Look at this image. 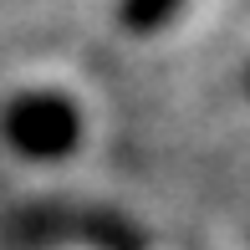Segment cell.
<instances>
[{
    "label": "cell",
    "mask_w": 250,
    "mask_h": 250,
    "mask_svg": "<svg viewBox=\"0 0 250 250\" xmlns=\"http://www.w3.org/2000/svg\"><path fill=\"white\" fill-rule=\"evenodd\" d=\"M179 10H184V0H123L118 21L133 31V36H153V31H164Z\"/></svg>",
    "instance_id": "cell-3"
},
{
    "label": "cell",
    "mask_w": 250,
    "mask_h": 250,
    "mask_svg": "<svg viewBox=\"0 0 250 250\" xmlns=\"http://www.w3.org/2000/svg\"><path fill=\"white\" fill-rule=\"evenodd\" d=\"M245 92H250V66H245Z\"/></svg>",
    "instance_id": "cell-4"
},
{
    "label": "cell",
    "mask_w": 250,
    "mask_h": 250,
    "mask_svg": "<svg viewBox=\"0 0 250 250\" xmlns=\"http://www.w3.org/2000/svg\"><path fill=\"white\" fill-rule=\"evenodd\" d=\"M10 235L26 245H77V250H143V235L128 220L102 209H72V204H51V209H26L10 220Z\"/></svg>",
    "instance_id": "cell-2"
},
{
    "label": "cell",
    "mask_w": 250,
    "mask_h": 250,
    "mask_svg": "<svg viewBox=\"0 0 250 250\" xmlns=\"http://www.w3.org/2000/svg\"><path fill=\"white\" fill-rule=\"evenodd\" d=\"M0 133L21 158H36V164H56L82 143V112L66 92H51V87H31V92H16L5 102V118H0Z\"/></svg>",
    "instance_id": "cell-1"
}]
</instances>
